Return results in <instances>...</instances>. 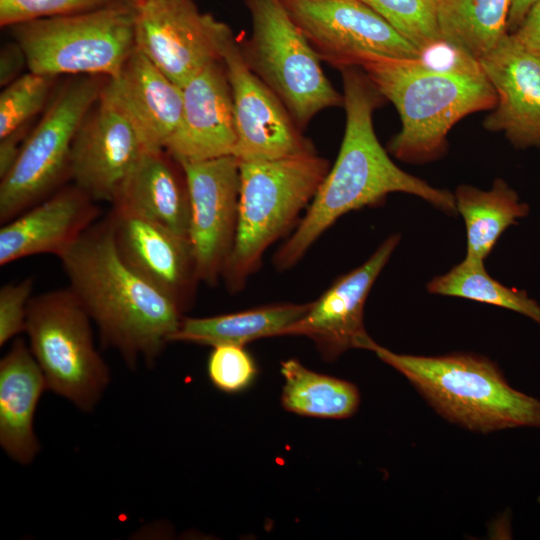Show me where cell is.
<instances>
[{
	"mask_svg": "<svg viewBox=\"0 0 540 540\" xmlns=\"http://www.w3.org/2000/svg\"><path fill=\"white\" fill-rule=\"evenodd\" d=\"M280 371L285 410L325 419H344L357 411L360 393L353 383L314 372L296 359L282 361Z\"/></svg>",
	"mask_w": 540,
	"mask_h": 540,
	"instance_id": "26",
	"label": "cell"
},
{
	"mask_svg": "<svg viewBox=\"0 0 540 540\" xmlns=\"http://www.w3.org/2000/svg\"><path fill=\"white\" fill-rule=\"evenodd\" d=\"M454 198L466 226V256L476 259L484 260L502 233L529 213L528 204L502 179H496L487 191L461 185Z\"/></svg>",
	"mask_w": 540,
	"mask_h": 540,
	"instance_id": "25",
	"label": "cell"
},
{
	"mask_svg": "<svg viewBox=\"0 0 540 540\" xmlns=\"http://www.w3.org/2000/svg\"><path fill=\"white\" fill-rule=\"evenodd\" d=\"M91 321L69 287L32 296L28 303L25 332L47 390L84 412L94 409L110 381Z\"/></svg>",
	"mask_w": 540,
	"mask_h": 540,
	"instance_id": "7",
	"label": "cell"
},
{
	"mask_svg": "<svg viewBox=\"0 0 540 540\" xmlns=\"http://www.w3.org/2000/svg\"><path fill=\"white\" fill-rule=\"evenodd\" d=\"M355 67L341 68L346 127L337 159L293 234L274 254L277 270L293 267L338 218L377 205L393 192L416 195L448 214L457 213L454 194L405 172L381 146L372 118L381 95Z\"/></svg>",
	"mask_w": 540,
	"mask_h": 540,
	"instance_id": "1",
	"label": "cell"
},
{
	"mask_svg": "<svg viewBox=\"0 0 540 540\" xmlns=\"http://www.w3.org/2000/svg\"><path fill=\"white\" fill-rule=\"evenodd\" d=\"M58 258L102 344L116 349L130 368L140 359L153 364L184 312L123 262L108 217L93 223Z\"/></svg>",
	"mask_w": 540,
	"mask_h": 540,
	"instance_id": "2",
	"label": "cell"
},
{
	"mask_svg": "<svg viewBox=\"0 0 540 540\" xmlns=\"http://www.w3.org/2000/svg\"><path fill=\"white\" fill-rule=\"evenodd\" d=\"M182 91L181 119L164 151L179 165L233 155L237 133L222 61L208 65Z\"/></svg>",
	"mask_w": 540,
	"mask_h": 540,
	"instance_id": "17",
	"label": "cell"
},
{
	"mask_svg": "<svg viewBox=\"0 0 540 540\" xmlns=\"http://www.w3.org/2000/svg\"><path fill=\"white\" fill-rule=\"evenodd\" d=\"M420 52L443 40L437 25L438 0H362Z\"/></svg>",
	"mask_w": 540,
	"mask_h": 540,
	"instance_id": "28",
	"label": "cell"
},
{
	"mask_svg": "<svg viewBox=\"0 0 540 540\" xmlns=\"http://www.w3.org/2000/svg\"><path fill=\"white\" fill-rule=\"evenodd\" d=\"M478 63L497 95L484 128L516 148H540V60L508 33Z\"/></svg>",
	"mask_w": 540,
	"mask_h": 540,
	"instance_id": "18",
	"label": "cell"
},
{
	"mask_svg": "<svg viewBox=\"0 0 540 540\" xmlns=\"http://www.w3.org/2000/svg\"><path fill=\"white\" fill-rule=\"evenodd\" d=\"M217 50L230 85L241 162L277 160L315 153L293 118L248 63L231 29L220 23Z\"/></svg>",
	"mask_w": 540,
	"mask_h": 540,
	"instance_id": "10",
	"label": "cell"
},
{
	"mask_svg": "<svg viewBox=\"0 0 540 540\" xmlns=\"http://www.w3.org/2000/svg\"><path fill=\"white\" fill-rule=\"evenodd\" d=\"M145 151L128 118L99 95L75 136L69 174L93 201L113 205Z\"/></svg>",
	"mask_w": 540,
	"mask_h": 540,
	"instance_id": "15",
	"label": "cell"
},
{
	"mask_svg": "<svg viewBox=\"0 0 540 540\" xmlns=\"http://www.w3.org/2000/svg\"><path fill=\"white\" fill-rule=\"evenodd\" d=\"M366 350L400 372L444 418L479 433L540 428V400L518 391L491 360L469 353H394L373 339Z\"/></svg>",
	"mask_w": 540,
	"mask_h": 540,
	"instance_id": "4",
	"label": "cell"
},
{
	"mask_svg": "<svg viewBox=\"0 0 540 540\" xmlns=\"http://www.w3.org/2000/svg\"><path fill=\"white\" fill-rule=\"evenodd\" d=\"M107 217L123 262L185 312L200 282L189 238L118 207Z\"/></svg>",
	"mask_w": 540,
	"mask_h": 540,
	"instance_id": "16",
	"label": "cell"
},
{
	"mask_svg": "<svg viewBox=\"0 0 540 540\" xmlns=\"http://www.w3.org/2000/svg\"><path fill=\"white\" fill-rule=\"evenodd\" d=\"M311 302L275 304L236 313L211 317H184L171 342H186L216 347H244L257 339L281 336L282 332L301 318Z\"/></svg>",
	"mask_w": 540,
	"mask_h": 540,
	"instance_id": "23",
	"label": "cell"
},
{
	"mask_svg": "<svg viewBox=\"0 0 540 540\" xmlns=\"http://www.w3.org/2000/svg\"><path fill=\"white\" fill-rule=\"evenodd\" d=\"M51 78L33 72L19 76L0 95V140L21 132L49 94Z\"/></svg>",
	"mask_w": 540,
	"mask_h": 540,
	"instance_id": "29",
	"label": "cell"
},
{
	"mask_svg": "<svg viewBox=\"0 0 540 540\" xmlns=\"http://www.w3.org/2000/svg\"><path fill=\"white\" fill-rule=\"evenodd\" d=\"M484 260L465 257L447 273L434 277L427 290L506 308L531 318L540 325V305L526 291L509 288L493 279Z\"/></svg>",
	"mask_w": 540,
	"mask_h": 540,
	"instance_id": "27",
	"label": "cell"
},
{
	"mask_svg": "<svg viewBox=\"0 0 540 540\" xmlns=\"http://www.w3.org/2000/svg\"><path fill=\"white\" fill-rule=\"evenodd\" d=\"M27 66L24 52L16 42L6 46L1 52L0 58V83L7 86L13 82L21 71L23 65Z\"/></svg>",
	"mask_w": 540,
	"mask_h": 540,
	"instance_id": "34",
	"label": "cell"
},
{
	"mask_svg": "<svg viewBox=\"0 0 540 540\" xmlns=\"http://www.w3.org/2000/svg\"><path fill=\"white\" fill-rule=\"evenodd\" d=\"M512 0H438L441 39L479 62L508 34Z\"/></svg>",
	"mask_w": 540,
	"mask_h": 540,
	"instance_id": "24",
	"label": "cell"
},
{
	"mask_svg": "<svg viewBox=\"0 0 540 540\" xmlns=\"http://www.w3.org/2000/svg\"><path fill=\"white\" fill-rule=\"evenodd\" d=\"M319 56L343 68L421 52L362 0H282Z\"/></svg>",
	"mask_w": 540,
	"mask_h": 540,
	"instance_id": "11",
	"label": "cell"
},
{
	"mask_svg": "<svg viewBox=\"0 0 540 540\" xmlns=\"http://www.w3.org/2000/svg\"><path fill=\"white\" fill-rule=\"evenodd\" d=\"M117 0H0V24L15 26L24 22L69 15L96 9Z\"/></svg>",
	"mask_w": 540,
	"mask_h": 540,
	"instance_id": "31",
	"label": "cell"
},
{
	"mask_svg": "<svg viewBox=\"0 0 540 540\" xmlns=\"http://www.w3.org/2000/svg\"><path fill=\"white\" fill-rule=\"evenodd\" d=\"M539 0H512L509 17L508 33H512L522 22L528 10Z\"/></svg>",
	"mask_w": 540,
	"mask_h": 540,
	"instance_id": "35",
	"label": "cell"
},
{
	"mask_svg": "<svg viewBox=\"0 0 540 540\" xmlns=\"http://www.w3.org/2000/svg\"><path fill=\"white\" fill-rule=\"evenodd\" d=\"M360 67L396 108L401 129L388 150L409 163L443 156L451 128L469 114L492 109L497 101L479 65L437 68L420 59L371 58Z\"/></svg>",
	"mask_w": 540,
	"mask_h": 540,
	"instance_id": "3",
	"label": "cell"
},
{
	"mask_svg": "<svg viewBox=\"0 0 540 540\" xmlns=\"http://www.w3.org/2000/svg\"><path fill=\"white\" fill-rule=\"evenodd\" d=\"M112 207L132 212L188 238L191 205L185 174L181 177L177 173L164 157V151L143 153Z\"/></svg>",
	"mask_w": 540,
	"mask_h": 540,
	"instance_id": "22",
	"label": "cell"
},
{
	"mask_svg": "<svg viewBox=\"0 0 540 540\" xmlns=\"http://www.w3.org/2000/svg\"><path fill=\"white\" fill-rule=\"evenodd\" d=\"M45 390L39 364L25 341L16 338L0 361V444L22 465L30 464L40 449L33 419Z\"/></svg>",
	"mask_w": 540,
	"mask_h": 540,
	"instance_id": "21",
	"label": "cell"
},
{
	"mask_svg": "<svg viewBox=\"0 0 540 540\" xmlns=\"http://www.w3.org/2000/svg\"><path fill=\"white\" fill-rule=\"evenodd\" d=\"M100 215L78 187L64 189L3 224L0 265L39 254L64 252Z\"/></svg>",
	"mask_w": 540,
	"mask_h": 540,
	"instance_id": "20",
	"label": "cell"
},
{
	"mask_svg": "<svg viewBox=\"0 0 540 540\" xmlns=\"http://www.w3.org/2000/svg\"><path fill=\"white\" fill-rule=\"evenodd\" d=\"M400 241L388 237L362 265L338 278L281 336L311 339L326 361L352 348L365 349L372 339L363 322L364 306L377 277Z\"/></svg>",
	"mask_w": 540,
	"mask_h": 540,
	"instance_id": "14",
	"label": "cell"
},
{
	"mask_svg": "<svg viewBox=\"0 0 540 540\" xmlns=\"http://www.w3.org/2000/svg\"><path fill=\"white\" fill-rule=\"evenodd\" d=\"M34 278L5 284L0 289V346L25 332L27 307L32 298Z\"/></svg>",
	"mask_w": 540,
	"mask_h": 540,
	"instance_id": "32",
	"label": "cell"
},
{
	"mask_svg": "<svg viewBox=\"0 0 540 540\" xmlns=\"http://www.w3.org/2000/svg\"><path fill=\"white\" fill-rule=\"evenodd\" d=\"M102 87L95 78L68 84L21 145L14 164L0 182V222L12 220L38 204L68 171L75 136Z\"/></svg>",
	"mask_w": 540,
	"mask_h": 540,
	"instance_id": "9",
	"label": "cell"
},
{
	"mask_svg": "<svg viewBox=\"0 0 540 540\" xmlns=\"http://www.w3.org/2000/svg\"><path fill=\"white\" fill-rule=\"evenodd\" d=\"M100 97L128 118L146 151L163 152L181 119L182 88L137 47L121 71L108 78Z\"/></svg>",
	"mask_w": 540,
	"mask_h": 540,
	"instance_id": "19",
	"label": "cell"
},
{
	"mask_svg": "<svg viewBox=\"0 0 540 540\" xmlns=\"http://www.w3.org/2000/svg\"><path fill=\"white\" fill-rule=\"evenodd\" d=\"M252 18L251 68L276 94L292 118L305 125L343 97L324 74L317 51L282 0H248Z\"/></svg>",
	"mask_w": 540,
	"mask_h": 540,
	"instance_id": "8",
	"label": "cell"
},
{
	"mask_svg": "<svg viewBox=\"0 0 540 540\" xmlns=\"http://www.w3.org/2000/svg\"><path fill=\"white\" fill-rule=\"evenodd\" d=\"M328 170V161L315 153L240 161L237 230L221 276L230 292L244 288L265 251L309 206Z\"/></svg>",
	"mask_w": 540,
	"mask_h": 540,
	"instance_id": "5",
	"label": "cell"
},
{
	"mask_svg": "<svg viewBox=\"0 0 540 540\" xmlns=\"http://www.w3.org/2000/svg\"><path fill=\"white\" fill-rule=\"evenodd\" d=\"M128 1H130V2H132V3H135V2H137V1H139V0H128Z\"/></svg>",
	"mask_w": 540,
	"mask_h": 540,
	"instance_id": "36",
	"label": "cell"
},
{
	"mask_svg": "<svg viewBox=\"0 0 540 540\" xmlns=\"http://www.w3.org/2000/svg\"><path fill=\"white\" fill-rule=\"evenodd\" d=\"M191 205L188 238L200 282L215 286L232 251L238 222L240 160L227 155L180 165Z\"/></svg>",
	"mask_w": 540,
	"mask_h": 540,
	"instance_id": "13",
	"label": "cell"
},
{
	"mask_svg": "<svg viewBox=\"0 0 540 540\" xmlns=\"http://www.w3.org/2000/svg\"><path fill=\"white\" fill-rule=\"evenodd\" d=\"M14 27L30 72L116 76L136 48L135 8L118 0L88 11Z\"/></svg>",
	"mask_w": 540,
	"mask_h": 540,
	"instance_id": "6",
	"label": "cell"
},
{
	"mask_svg": "<svg viewBox=\"0 0 540 540\" xmlns=\"http://www.w3.org/2000/svg\"><path fill=\"white\" fill-rule=\"evenodd\" d=\"M510 34L540 60V0L531 6L519 26Z\"/></svg>",
	"mask_w": 540,
	"mask_h": 540,
	"instance_id": "33",
	"label": "cell"
},
{
	"mask_svg": "<svg viewBox=\"0 0 540 540\" xmlns=\"http://www.w3.org/2000/svg\"><path fill=\"white\" fill-rule=\"evenodd\" d=\"M213 348L207 362L212 384L225 393H238L250 386L257 368L244 347L220 345Z\"/></svg>",
	"mask_w": 540,
	"mask_h": 540,
	"instance_id": "30",
	"label": "cell"
},
{
	"mask_svg": "<svg viewBox=\"0 0 540 540\" xmlns=\"http://www.w3.org/2000/svg\"><path fill=\"white\" fill-rule=\"evenodd\" d=\"M133 4L136 47L179 87L220 61L216 36L221 22L201 13L191 0Z\"/></svg>",
	"mask_w": 540,
	"mask_h": 540,
	"instance_id": "12",
	"label": "cell"
}]
</instances>
